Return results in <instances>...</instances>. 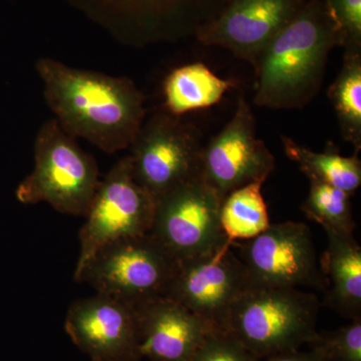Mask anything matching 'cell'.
Wrapping results in <instances>:
<instances>
[{
  "mask_svg": "<svg viewBox=\"0 0 361 361\" xmlns=\"http://www.w3.org/2000/svg\"><path fill=\"white\" fill-rule=\"evenodd\" d=\"M327 249L320 268L325 280V303L350 320L361 319V248L353 235L323 228Z\"/></svg>",
  "mask_w": 361,
  "mask_h": 361,
  "instance_id": "cell-16",
  "label": "cell"
},
{
  "mask_svg": "<svg viewBox=\"0 0 361 361\" xmlns=\"http://www.w3.org/2000/svg\"><path fill=\"white\" fill-rule=\"evenodd\" d=\"M155 209V198L135 182L130 156L116 161L99 182L78 233L80 250L75 273L106 244L148 234Z\"/></svg>",
  "mask_w": 361,
  "mask_h": 361,
  "instance_id": "cell-8",
  "label": "cell"
},
{
  "mask_svg": "<svg viewBox=\"0 0 361 361\" xmlns=\"http://www.w3.org/2000/svg\"><path fill=\"white\" fill-rule=\"evenodd\" d=\"M230 0H99L116 7L130 37L140 44L195 37Z\"/></svg>",
  "mask_w": 361,
  "mask_h": 361,
  "instance_id": "cell-14",
  "label": "cell"
},
{
  "mask_svg": "<svg viewBox=\"0 0 361 361\" xmlns=\"http://www.w3.org/2000/svg\"><path fill=\"white\" fill-rule=\"evenodd\" d=\"M236 82L218 77L203 63L180 66L164 80V110L183 116L219 103Z\"/></svg>",
  "mask_w": 361,
  "mask_h": 361,
  "instance_id": "cell-17",
  "label": "cell"
},
{
  "mask_svg": "<svg viewBox=\"0 0 361 361\" xmlns=\"http://www.w3.org/2000/svg\"><path fill=\"white\" fill-rule=\"evenodd\" d=\"M281 140L285 155L298 165L308 180L329 185L349 195L360 187L361 161L358 154L344 157L334 149L317 153L285 135Z\"/></svg>",
  "mask_w": 361,
  "mask_h": 361,
  "instance_id": "cell-18",
  "label": "cell"
},
{
  "mask_svg": "<svg viewBox=\"0 0 361 361\" xmlns=\"http://www.w3.org/2000/svg\"><path fill=\"white\" fill-rule=\"evenodd\" d=\"M140 353L151 361H189L214 330L199 316L167 297L134 306Z\"/></svg>",
  "mask_w": 361,
  "mask_h": 361,
  "instance_id": "cell-15",
  "label": "cell"
},
{
  "mask_svg": "<svg viewBox=\"0 0 361 361\" xmlns=\"http://www.w3.org/2000/svg\"><path fill=\"white\" fill-rule=\"evenodd\" d=\"M99 182L94 157L51 120L37 132L35 168L20 183L16 196L25 205L44 202L58 212L85 217Z\"/></svg>",
  "mask_w": 361,
  "mask_h": 361,
  "instance_id": "cell-4",
  "label": "cell"
},
{
  "mask_svg": "<svg viewBox=\"0 0 361 361\" xmlns=\"http://www.w3.org/2000/svg\"><path fill=\"white\" fill-rule=\"evenodd\" d=\"M264 180L235 190L221 203L220 223L231 242L258 236L270 226L269 214L262 195Z\"/></svg>",
  "mask_w": 361,
  "mask_h": 361,
  "instance_id": "cell-20",
  "label": "cell"
},
{
  "mask_svg": "<svg viewBox=\"0 0 361 361\" xmlns=\"http://www.w3.org/2000/svg\"><path fill=\"white\" fill-rule=\"evenodd\" d=\"M221 203L212 188L197 176L156 201L149 234L178 261L213 253L233 243L221 226Z\"/></svg>",
  "mask_w": 361,
  "mask_h": 361,
  "instance_id": "cell-7",
  "label": "cell"
},
{
  "mask_svg": "<svg viewBox=\"0 0 361 361\" xmlns=\"http://www.w3.org/2000/svg\"><path fill=\"white\" fill-rule=\"evenodd\" d=\"M232 246L239 249L254 286L325 289L312 235L304 223L270 224L258 236Z\"/></svg>",
  "mask_w": 361,
  "mask_h": 361,
  "instance_id": "cell-10",
  "label": "cell"
},
{
  "mask_svg": "<svg viewBox=\"0 0 361 361\" xmlns=\"http://www.w3.org/2000/svg\"><path fill=\"white\" fill-rule=\"evenodd\" d=\"M338 26L344 51L361 49V0H323Z\"/></svg>",
  "mask_w": 361,
  "mask_h": 361,
  "instance_id": "cell-24",
  "label": "cell"
},
{
  "mask_svg": "<svg viewBox=\"0 0 361 361\" xmlns=\"http://www.w3.org/2000/svg\"><path fill=\"white\" fill-rule=\"evenodd\" d=\"M310 182V193L301 206V210L308 219L315 221L323 228L353 235L356 225L353 220L351 195L323 183Z\"/></svg>",
  "mask_w": 361,
  "mask_h": 361,
  "instance_id": "cell-21",
  "label": "cell"
},
{
  "mask_svg": "<svg viewBox=\"0 0 361 361\" xmlns=\"http://www.w3.org/2000/svg\"><path fill=\"white\" fill-rule=\"evenodd\" d=\"M189 361H260L228 332L212 330Z\"/></svg>",
  "mask_w": 361,
  "mask_h": 361,
  "instance_id": "cell-23",
  "label": "cell"
},
{
  "mask_svg": "<svg viewBox=\"0 0 361 361\" xmlns=\"http://www.w3.org/2000/svg\"><path fill=\"white\" fill-rule=\"evenodd\" d=\"M260 361H329L318 349L310 348L308 351H288L279 355L268 356Z\"/></svg>",
  "mask_w": 361,
  "mask_h": 361,
  "instance_id": "cell-25",
  "label": "cell"
},
{
  "mask_svg": "<svg viewBox=\"0 0 361 361\" xmlns=\"http://www.w3.org/2000/svg\"><path fill=\"white\" fill-rule=\"evenodd\" d=\"M336 111L341 137L361 149V49L344 51L341 70L329 90Z\"/></svg>",
  "mask_w": 361,
  "mask_h": 361,
  "instance_id": "cell-19",
  "label": "cell"
},
{
  "mask_svg": "<svg viewBox=\"0 0 361 361\" xmlns=\"http://www.w3.org/2000/svg\"><path fill=\"white\" fill-rule=\"evenodd\" d=\"M203 147L196 126L166 110L157 111L145 120L130 146L135 182L158 200L201 175Z\"/></svg>",
  "mask_w": 361,
  "mask_h": 361,
  "instance_id": "cell-6",
  "label": "cell"
},
{
  "mask_svg": "<svg viewBox=\"0 0 361 361\" xmlns=\"http://www.w3.org/2000/svg\"><path fill=\"white\" fill-rule=\"evenodd\" d=\"M35 70L47 106L66 133L106 154L130 148L146 118L144 94L132 80L47 58L37 61Z\"/></svg>",
  "mask_w": 361,
  "mask_h": 361,
  "instance_id": "cell-1",
  "label": "cell"
},
{
  "mask_svg": "<svg viewBox=\"0 0 361 361\" xmlns=\"http://www.w3.org/2000/svg\"><path fill=\"white\" fill-rule=\"evenodd\" d=\"M179 261L153 235L116 240L99 249L75 273L96 293L135 306L164 296Z\"/></svg>",
  "mask_w": 361,
  "mask_h": 361,
  "instance_id": "cell-5",
  "label": "cell"
},
{
  "mask_svg": "<svg viewBox=\"0 0 361 361\" xmlns=\"http://www.w3.org/2000/svg\"><path fill=\"white\" fill-rule=\"evenodd\" d=\"M252 286L245 266L228 244L213 253L179 261L164 297L180 303L214 330L227 332L233 306Z\"/></svg>",
  "mask_w": 361,
  "mask_h": 361,
  "instance_id": "cell-9",
  "label": "cell"
},
{
  "mask_svg": "<svg viewBox=\"0 0 361 361\" xmlns=\"http://www.w3.org/2000/svg\"><path fill=\"white\" fill-rule=\"evenodd\" d=\"M308 0H230L195 37L219 47L254 66L259 54L298 14Z\"/></svg>",
  "mask_w": 361,
  "mask_h": 361,
  "instance_id": "cell-13",
  "label": "cell"
},
{
  "mask_svg": "<svg viewBox=\"0 0 361 361\" xmlns=\"http://www.w3.org/2000/svg\"><path fill=\"white\" fill-rule=\"evenodd\" d=\"M66 331L90 361H141L134 306L96 293L71 304Z\"/></svg>",
  "mask_w": 361,
  "mask_h": 361,
  "instance_id": "cell-12",
  "label": "cell"
},
{
  "mask_svg": "<svg viewBox=\"0 0 361 361\" xmlns=\"http://www.w3.org/2000/svg\"><path fill=\"white\" fill-rule=\"evenodd\" d=\"M275 158L256 134L250 104L239 99L231 120L204 145L201 176L223 202L235 190L269 178Z\"/></svg>",
  "mask_w": 361,
  "mask_h": 361,
  "instance_id": "cell-11",
  "label": "cell"
},
{
  "mask_svg": "<svg viewBox=\"0 0 361 361\" xmlns=\"http://www.w3.org/2000/svg\"><path fill=\"white\" fill-rule=\"evenodd\" d=\"M336 47H341V33L326 4L308 0L259 54L254 104L272 110L305 108L319 94Z\"/></svg>",
  "mask_w": 361,
  "mask_h": 361,
  "instance_id": "cell-2",
  "label": "cell"
},
{
  "mask_svg": "<svg viewBox=\"0 0 361 361\" xmlns=\"http://www.w3.org/2000/svg\"><path fill=\"white\" fill-rule=\"evenodd\" d=\"M319 308L314 294L253 285L233 306L227 332L258 360L298 350L317 334Z\"/></svg>",
  "mask_w": 361,
  "mask_h": 361,
  "instance_id": "cell-3",
  "label": "cell"
},
{
  "mask_svg": "<svg viewBox=\"0 0 361 361\" xmlns=\"http://www.w3.org/2000/svg\"><path fill=\"white\" fill-rule=\"evenodd\" d=\"M307 345L329 361H361V319L334 331L317 332Z\"/></svg>",
  "mask_w": 361,
  "mask_h": 361,
  "instance_id": "cell-22",
  "label": "cell"
}]
</instances>
